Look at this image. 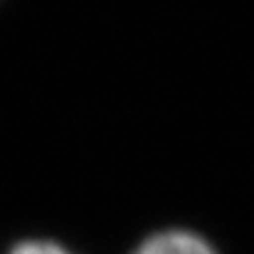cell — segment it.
<instances>
[{
  "label": "cell",
  "mask_w": 254,
  "mask_h": 254,
  "mask_svg": "<svg viewBox=\"0 0 254 254\" xmlns=\"http://www.w3.org/2000/svg\"><path fill=\"white\" fill-rule=\"evenodd\" d=\"M133 254H217L215 247L190 230H163L146 237Z\"/></svg>",
  "instance_id": "6da1fadb"
},
{
  "label": "cell",
  "mask_w": 254,
  "mask_h": 254,
  "mask_svg": "<svg viewBox=\"0 0 254 254\" xmlns=\"http://www.w3.org/2000/svg\"><path fill=\"white\" fill-rule=\"evenodd\" d=\"M10 254H72L67 252L62 245L52 242V240H25V242H17Z\"/></svg>",
  "instance_id": "7a4b0ae2"
}]
</instances>
